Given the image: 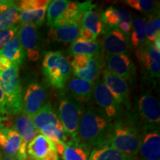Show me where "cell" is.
<instances>
[{"label": "cell", "mask_w": 160, "mask_h": 160, "mask_svg": "<svg viewBox=\"0 0 160 160\" xmlns=\"http://www.w3.org/2000/svg\"><path fill=\"white\" fill-rule=\"evenodd\" d=\"M93 85V82L73 77L66 84L64 93L70 99L83 105L91 99Z\"/></svg>", "instance_id": "e0dca14e"}, {"label": "cell", "mask_w": 160, "mask_h": 160, "mask_svg": "<svg viewBox=\"0 0 160 160\" xmlns=\"http://www.w3.org/2000/svg\"><path fill=\"white\" fill-rule=\"evenodd\" d=\"M81 23L65 26H55L49 30L48 38L49 40L58 42H73L79 38Z\"/></svg>", "instance_id": "44dd1931"}, {"label": "cell", "mask_w": 160, "mask_h": 160, "mask_svg": "<svg viewBox=\"0 0 160 160\" xmlns=\"http://www.w3.org/2000/svg\"><path fill=\"white\" fill-rule=\"evenodd\" d=\"M22 145V139L14 128H4L0 131V147L7 157L17 158Z\"/></svg>", "instance_id": "ac0fdd59"}, {"label": "cell", "mask_w": 160, "mask_h": 160, "mask_svg": "<svg viewBox=\"0 0 160 160\" xmlns=\"http://www.w3.org/2000/svg\"><path fill=\"white\" fill-rule=\"evenodd\" d=\"M111 121L100 109L90 105L85 110L79 122L77 139L81 143L88 147H98L105 144Z\"/></svg>", "instance_id": "7a4b0ae2"}, {"label": "cell", "mask_w": 160, "mask_h": 160, "mask_svg": "<svg viewBox=\"0 0 160 160\" xmlns=\"http://www.w3.org/2000/svg\"><path fill=\"white\" fill-rule=\"evenodd\" d=\"M28 160H59V154L51 141L39 133L27 145Z\"/></svg>", "instance_id": "8fae6325"}, {"label": "cell", "mask_w": 160, "mask_h": 160, "mask_svg": "<svg viewBox=\"0 0 160 160\" xmlns=\"http://www.w3.org/2000/svg\"><path fill=\"white\" fill-rule=\"evenodd\" d=\"M138 116L143 120V123L159 125V104L151 93H145L137 102Z\"/></svg>", "instance_id": "2e32d148"}, {"label": "cell", "mask_w": 160, "mask_h": 160, "mask_svg": "<svg viewBox=\"0 0 160 160\" xmlns=\"http://www.w3.org/2000/svg\"><path fill=\"white\" fill-rule=\"evenodd\" d=\"M31 120L38 132L48 126H56L63 129L62 125L58 118L57 112L52 108L50 103L44 105L39 110V111L31 118Z\"/></svg>", "instance_id": "ffe728a7"}, {"label": "cell", "mask_w": 160, "mask_h": 160, "mask_svg": "<svg viewBox=\"0 0 160 160\" xmlns=\"http://www.w3.org/2000/svg\"><path fill=\"white\" fill-rule=\"evenodd\" d=\"M19 14L18 3L0 14V31L17 26L16 25L19 22Z\"/></svg>", "instance_id": "4dcf8cb0"}, {"label": "cell", "mask_w": 160, "mask_h": 160, "mask_svg": "<svg viewBox=\"0 0 160 160\" xmlns=\"http://www.w3.org/2000/svg\"><path fill=\"white\" fill-rule=\"evenodd\" d=\"M97 38L94 33L89 29L81 27L79 32V39L85 40V41H96Z\"/></svg>", "instance_id": "8d00e7d4"}, {"label": "cell", "mask_w": 160, "mask_h": 160, "mask_svg": "<svg viewBox=\"0 0 160 160\" xmlns=\"http://www.w3.org/2000/svg\"><path fill=\"white\" fill-rule=\"evenodd\" d=\"M19 25L15 26L11 28L0 31V50L7 45L11 40L17 34Z\"/></svg>", "instance_id": "d590c367"}, {"label": "cell", "mask_w": 160, "mask_h": 160, "mask_svg": "<svg viewBox=\"0 0 160 160\" xmlns=\"http://www.w3.org/2000/svg\"><path fill=\"white\" fill-rule=\"evenodd\" d=\"M71 2L68 0H53L50 2L47 8V25L54 27L62 17L64 12Z\"/></svg>", "instance_id": "83f0119b"}, {"label": "cell", "mask_w": 160, "mask_h": 160, "mask_svg": "<svg viewBox=\"0 0 160 160\" xmlns=\"http://www.w3.org/2000/svg\"><path fill=\"white\" fill-rule=\"evenodd\" d=\"M42 71L48 82L57 89L65 87L72 73L68 61L60 51L47 52L44 55Z\"/></svg>", "instance_id": "277c9868"}, {"label": "cell", "mask_w": 160, "mask_h": 160, "mask_svg": "<svg viewBox=\"0 0 160 160\" xmlns=\"http://www.w3.org/2000/svg\"><path fill=\"white\" fill-rule=\"evenodd\" d=\"M119 117L111 124L104 145L111 146L124 154L137 158L141 138L142 125L137 116Z\"/></svg>", "instance_id": "6da1fadb"}, {"label": "cell", "mask_w": 160, "mask_h": 160, "mask_svg": "<svg viewBox=\"0 0 160 160\" xmlns=\"http://www.w3.org/2000/svg\"><path fill=\"white\" fill-rule=\"evenodd\" d=\"M17 2L14 1H9V0H0V14L5 12L10 8L16 5Z\"/></svg>", "instance_id": "ab89813d"}, {"label": "cell", "mask_w": 160, "mask_h": 160, "mask_svg": "<svg viewBox=\"0 0 160 160\" xmlns=\"http://www.w3.org/2000/svg\"><path fill=\"white\" fill-rule=\"evenodd\" d=\"M91 149L81 143L77 138L68 139L65 142L62 153L63 160H89Z\"/></svg>", "instance_id": "cb8c5ba5"}, {"label": "cell", "mask_w": 160, "mask_h": 160, "mask_svg": "<svg viewBox=\"0 0 160 160\" xmlns=\"http://www.w3.org/2000/svg\"><path fill=\"white\" fill-rule=\"evenodd\" d=\"M103 35L102 44L107 55L126 54L131 48L128 33H123L117 28L107 26Z\"/></svg>", "instance_id": "30bf717a"}, {"label": "cell", "mask_w": 160, "mask_h": 160, "mask_svg": "<svg viewBox=\"0 0 160 160\" xmlns=\"http://www.w3.org/2000/svg\"><path fill=\"white\" fill-rule=\"evenodd\" d=\"M12 65H13V63L11 62V60L2 56L0 53V72L6 71L10 68Z\"/></svg>", "instance_id": "f35d334b"}, {"label": "cell", "mask_w": 160, "mask_h": 160, "mask_svg": "<svg viewBox=\"0 0 160 160\" xmlns=\"http://www.w3.org/2000/svg\"><path fill=\"white\" fill-rule=\"evenodd\" d=\"M67 59L76 77L93 83L99 79L105 65L102 56L75 55L71 56Z\"/></svg>", "instance_id": "8992f818"}, {"label": "cell", "mask_w": 160, "mask_h": 160, "mask_svg": "<svg viewBox=\"0 0 160 160\" xmlns=\"http://www.w3.org/2000/svg\"><path fill=\"white\" fill-rule=\"evenodd\" d=\"M47 8L31 11H20L19 22L22 25H33L38 27L45 22Z\"/></svg>", "instance_id": "f546056e"}, {"label": "cell", "mask_w": 160, "mask_h": 160, "mask_svg": "<svg viewBox=\"0 0 160 160\" xmlns=\"http://www.w3.org/2000/svg\"><path fill=\"white\" fill-rule=\"evenodd\" d=\"M2 159V153H1V151H0V159Z\"/></svg>", "instance_id": "7bdbcfd3"}, {"label": "cell", "mask_w": 160, "mask_h": 160, "mask_svg": "<svg viewBox=\"0 0 160 160\" xmlns=\"http://www.w3.org/2000/svg\"><path fill=\"white\" fill-rule=\"evenodd\" d=\"M92 96L100 110L111 121L121 117L122 107L117 103L102 81L97 80L94 82Z\"/></svg>", "instance_id": "9c48e42d"}, {"label": "cell", "mask_w": 160, "mask_h": 160, "mask_svg": "<svg viewBox=\"0 0 160 160\" xmlns=\"http://www.w3.org/2000/svg\"><path fill=\"white\" fill-rule=\"evenodd\" d=\"M85 107L62 93L59 97L57 116L64 131L71 139L77 138L79 122L85 112Z\"/></svg>", "instance_id": "5b68a950"}, {"label": "cell", "mask_w": 160, "mask_h": 160, "mask_svg": "<svg viewBox=\"0 0 160 160\" xmlns=\"http://www.w3.org/2000/svg\"><path fill=\"white\" fill-rule=\"evenodd\" d=\"M0 160H17L15 159V158H13V157H2V159Z\"/></svg>", "instance_id": "b9f144b4"}, {"label": "cell", "mask_w": 160, "mask_h": 160, "mask_svg": "<svg viewBox=\"0 0 160 160\" xmlns=\"http://www.w3.org/2000/svg\"><path fill=\"white\" fill-rule=\"evenodd\" d=\"M50 2L49 0H23L18 3V7L20 11L45 8H48Z\"/></svg>", "instance_id": "e575fe53"}, {"label": "cell", "mask_w": 160, "mask_h": 160, "mask_svg": "<svg viewBox=\"0 0 160 160\" xmlns=\"http://www.w3.org/2000/svg\"><path fill=\"white\" fill-rule=\"evenodd\" d=\"M80 23L81 27L89 29L97 37L103 34L107 27L103 21L102 11L97 8V6L94 5L85 12Z\"/></svg>", "instance_id": "603a6c76"}, {"label": "cell", "mask_w": 160, "mask_h": 160, "mask_svg": "<svg viewBox=\"0 0 160 160\" xmlns=\"http://www.w3.org/2000/svg\"><path fill=\"white\" fill-rule=\"evenodd\" d=\"M103 83L117 103L121 106L130 108V91L127 81L122 78L113 74L105 69L102 71Z\"/></svg>", "instance_id": "4fadbf2b"}, {"label": "cell", "mask_w": 160, "mask_h": 160, "mask_svg": "<svg viewBox=\"0 0 160 160\" xmlns=\"http://www.w3.org/2000/svg\"><path fill=\"white\" fill-rule=\"evenodd\" d=\"M105 59L108 71L126 81L133 79L136 75V65L127 53L107 55Z\"/></svg>", "instance_id": "9a60e30c"}, {"label": "cell", "mask_w": 160, "mask_h": 160, "mask_svg": "<svg viewBox=\"0 0 160 160\" xmlns=\"http://www.w3.org/2000/svg\"><path fill=\"white\" fill-rule=\"evenodd\" d=\"M47 92L42 85L32 82L26 89L22 99V113L31 119L44 105Z\"/></svg>", "instance_id": "7c38bea8"}, {"label": "cell", "mask_w": 160, "mask_h": 160, "mask_svg": "<svg viewBox=\"0 0 160 160\" xmlns=\"http://www.w3.org/2000/svg\"><path fill=\"white\" fill-rule=\"evenodd\" d=\"M145 18L134 17L131 19V28L132 32L131 42L133 47L136 48L141 47L146 42L145 37V26H146Z\"/></svg>", "instance_id": "f1b7e54d"}, {"label": "cell", "mask_w": 160, "mask_h": 160, "mask_svg": "<svg viewBox=\"0 0 160 160\" xmlns=\"http://www.w3.org/2000/svg\"><path fill=\"white\" fill-rule=\"evenodd\" d=\"M136 57L141 67L143 79L156 83L160 76V51L151 43L145 42L136 51Z\"/></svg>", "instance_id": "52a82bcc"}, {"label": "cell", "mask_w": 160, "mask_h": 160, "mask_svg": "<svg viewBox=\"0 0 160 160\" xmlns=\"http://www.w3.org/2000/svg\"><path fill=\"white\" fill-rule=\"evenodd\" d=\"M71 56L84 55L91 57H99L103 53V47L101 41H85L78 39L73 42L68 49Z\"/></svg>", "instance_id": "7402d4cb"}, {"label": "cell", "mask_w": 160, "mask_h": 160, "mask_svg": "<svg viewBox=\"0 0 160 160\" xmlns=\"http://www.w3.org/2000/svg\"><path fill=\"white\" fill-rule=\"evenodd\" d=\"M5 122H6V120L4 119L3 117H2L1 116H0V131H1L2 129L4 128H5Z\"/></svg>", "instance_id": "60d3db41"}, {"label": "cell", "mask_w": 160, "mask_h": 160, "mask_svg": "<svg viewBox=\"0 0 160 160\" xmlns=\"http://www.w3.org/2000/svg\"><path fill=\"white\" fill-rule=\"evenodd\" d=\"M39 133L47 137L52 142H67L68 137L63 129L56 126H48L39 131Z\"/></svg>", "instance_id": "836d02e7"}, {"label": "cell", "mask_w": 160, "mask_h": 160, "mask_svg": "<svg viewBox=\"0 0 160 160\" xmlns=\"http://www.w3.org/2000/svg\"><path fill=\"white\" fill-rule=\"evenodd\" d=\"M146 42L153 44L157 38L160 37V19L159 13L148 15V20L145 26Z\"/></svg>", "instance_id": "1f68e13d"}, {"label": "cell", "mask_w": 160, "mask_h": 160, "mask_svg": "<svg viewBox=\"0 0 160 160\" xmlns=\"http://www.w3.org/2000/svg\"><path fill=\"white\" fill-rule=\"evenodd\" d=\"M136 160H160L159 125L142 123L139 148Z\"/></svg>", "instance_id": "ba28073f"}, {"label": "cell", "mask_w": 160, "mask_h": 160, "mask_svg": "<svg viewBox=\"0 0 160 160\" xmlns=\"http://www.w3.org/2000/svg\"><path fill=\"white\" fill-rule=\"evenodd\" d=\"M124 2L132 8L147 13L148 15H151L159 12V8L157 7L159 4L154 1H151V0H126V1H124Z\"/></svg>", "instance_id": "d6a6232c"}, {"label": "cell", "mask_w": 160, "mask_h": 160, "mask_svg": "<svg viewBox=\"0 0 160 160\" xmlns=\"http://www.w3.org/2000/svg\"><path fill=\"white\" fill-rule=\"evenodd\" d=\"M2 56L11 60V62L18 66L22 65L25 57V53L20 44L17 34L5 47L0 50Z\"/></svg>", "instance_id": "4316f807"}, {"label": "cell", "mask_w": 160, "mask_h": 160, "mask_svg": "<svg viewBox=\"0 0 160 160\" xmlns=\"http://www.w3.org/2000/svg\"><path fill=\"white\" fill-rule=\"evenodd\" d=\"M19 67L13 64L10 68L0 72V87L5 97L8 115L22 113V90L20 84Z\"/></svg>", "instance_id": "3957f363"}, {"label": "cell", "mask_w": 160, "mask_h": 160, "mask_svg": "<svg viewBox=\"0 0 160 160\" xmlns=\"http://www.w3.org/2000/svg\"><path fill=\"white\" fill-rule=\"evenodd\" d=\"M5 104L6 101L5 95H4L2 90L1 87H0V116L2 117H3L6 121H8V120L9 115H8L7 112H6Z\"/></svg>", "instance_id": "74e56055"}, {"label": "cell", "mask_w": 160, "mask_h": 160, "mask_svg": "<svg viewBox=\"0 0 160 160\" xmlns=\"http://www.w3.org/2000/svg\"><path fill=\"white\" fill-rule=\"evenodd\" d=\"M93 5L91 1H86L84 2L71 1L61 19L56 26H65L80 23L85 12L88 11Z\"/></svg>", "instance_id": "d6986e66"}, {"label": "cell", "mask_w": 160, "mask_h": 160, "mask_svg": "<svg viewBox=\"0 0 160 160\" xmlns=\"http://www.w3.org/2000/svg\"><path fill=\"white\" fill-rule=\"evenodd\" d=\"M103 21L106 26L119 28L122 22L131 23V16L124 8L109 7L102 12Z\"/></svg>", "instance_id": "d4e9b609"}, {"label": "cell", "mask_w": 160, "mask_h": 160, "mask_svg": "<svg viewBox=\"0 0 160 160\" xmlns=\"http://www.w3.org/2000/svg\"><path fill=\"white\" fill-rule=\"evenodd\" d=\"M89 160H136L121 153L111 146L102 145L96 147L91 151Z\"/></svg>", "instance_id": "484cf974"}, {"label": "cell", "mask_w": 160, "mask_h": 160, "mask_svg": "<svg viewBox=\"0 0 160 160\" xmlns=\"http://www.w3.org/2000/svg\"><path fill=\"white\" fill-rule=\"evenodd\" d=\"M17 35L25 55L31 61L37 62L40 57L37 26L33 25H19Z\"/></svg>", "instance_id": "5bb4252c"}]
</instances>
